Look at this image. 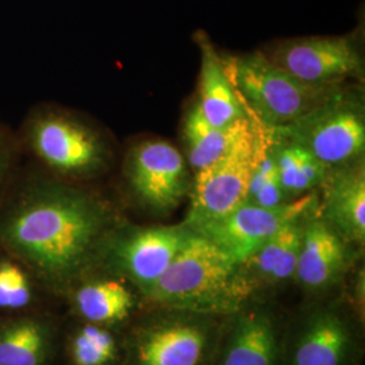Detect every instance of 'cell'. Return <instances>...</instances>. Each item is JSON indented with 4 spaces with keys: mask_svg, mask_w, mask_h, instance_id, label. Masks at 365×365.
I'll return each instance as SVG.
<instances>
[{
    "mask_svg": "<svg viewBox=\"0 0 365 365\" xmlns=\"http://www.w3.org/2000/svg\"><path fill=\"white\" fill-rule=\"evenodd\" d=\"M113 207L83 184L64 182L30 163L0 200V252L26 265L51 295L64 298L118 223Z\"/></svg>",
    "mask_w": 365,
    "mask_h": 365,
    "instance_id": "cell-1",
    "label": "cell"
},
{
    "mask_svg": "<svg viewBox=\"0 0 365 365\" xmlns=\"http://www.w3.org/2000/svg\"><path fill=\"white\" fill-rule=\"evenodd\" d=\"M349 244L319 215L307 217L303 226L295 280L309 292L334 287L349 265Z\"/></svg>",
    "mask_w": 365,
    "mask_h": 365,
    "instance_id": "cell-17",
    "label": "cell"
},
{
    "mask_svg": "<svg viewBox=\"0 0 365 365\" xmlns=\"http://www.w3.org/2000/svg\"><path fill=\"white\" fill-rule=\"evenodd\" d=\"M249 126V118L229 126H215L203 115L197 103L194 105L184 122V138L191 167L197 172L217 161L248 130Z\"/></svg>",
    "mask_w": 365,
    "mask_h": 365,
    "instance_id": "cell-21",
    "label": "cell"
},
{
    "mask_svg": "<svg viewBox=\"0 0 365 365\" xmlns=\"http://www.w3.org/2000/svg\"><path fill=\"white\" fill-rule=\"evenodd\" d=\"M289 344L286 365H352L356 337L348 317L324 306L307 314Z\"/></svg>",
    "mask_w": 365,
    "mask_h": 365,
    "instance_id": "cell-13",
    "label": "cell"
},
{
    "mask_svg": "<svg viewBox=\"0 0 365 365\" xmlns=\"http://www.w3.org/2000/svg\"><path fill=\"white\" fill-rule=\"evenodd\" d=\"M119 330L76 319L61 333L60 354L66 365H122L123 337Z\"/></svg>",
    "mask_w": 365,
    "mask_h": 365,
    "instance_id": "cell-20",
    "label": "cell"
},
{
    "mask_svg": "<svg viewBox=\"0 0 365 365\" xmlns=\"http://www.w3.org/2000/svg\"><path fill=\"white\" fill-rule=\"evenodd\" d=\"M125 176L131 192L146 207L167 212L191 188L182 153L167 141H144L131 146Z\"/></svg>",
    "mask_w": 365,
    "mask_h": 365,
    "instance_id": "cell-11",
    "label": "cell"
},
{
    "mask_svg": "<svg viewBox=\"0 0 365 365\" xmlns=\"http://www.w3.org/2000/svg\"><path fill=\"white\" fill-rule=\"evenodd\" d=\"M192 230L185 225L131 227L118 222L102 245L98 267L145 295L168 269Z\"/></svg>",
    "mask_w": 365,
    "mask_h": 365,
    "instance_id": "cell-8",
    "label": "cell"
},
{
    "mask_svg": "<svg viewBox=\"0 0 365 365\" xmlns=\"http://www.w3.org/2000/svg\"><path fill=\"white\" fill-rule=\"evenodd\" d=\"M129 282L99 267L83 274L63 299L75 319L120 329L137 309V297Z\"/></svg>",
    "mask_w": 365,
    "mask_h": 365,
    "instance_id": "cell-14",
    "label": "cell"
},
{
    "mask_svg": "<svg viewBox=\"0 0 365 365\" xmlns=\"http://www.w3.org/2000/svg\"><path fill=\"white\" fill-rule=\"evenodd\" d=\"M61 327L49 310L0 315V365H54Z\"/></svg>",
    "mask_w": 365,
    "mask_h": 365,
    "instance_id": "cell-15",
    "label": "cell"
},
{
    "mask_svg": "<svg viewBox=\"0 0 365 365\" xmlns=\"http://www.w3.org/2000/svg\"><path fill=\"white\" fill-rule=\"evenodd\" d=\"M22 155L38 170L64 182L93 180L111 163L102 131L78 114L57 106H33L15 131Z\"/></svg>",
    "mask_w": 365,
    "mask_h": 365,
    "instance_id": "cell-3",
    "label": "cell"
},
{
    "mask_svg": "<svg viewBox=\"0 0 365 365\" xmlns=\"http://www.w3.org/2000/svg\"><path fill=\"white\" fill-rule=\"evenodd\" d=\"M321 218L348 244L363 245L365 240L364 158L333 167L322 182Z\"/></svg>",
    "mask_w": 365,
    "mask_h": 365,
    "instance_id": "cell-16",
    "label": "cell"
},
{
    "mask_svg": "<svg viewBox=\"0 0 365 365\" xmlns=\"http://www.w3.org/2000/svg\"><path fill=\"white\" fill-rule=\"evenodd\" d=\"M267 143L265 129L250 120L248 130L223 156L195 172L190 210L182 225L194 232L244 205L255 165Z\"/></svg>",
    "mask_w": 365,
    "mask_h": 365,
    "instance_id": "cell-7",
    "label": "cell"
},
{
    "mask_svg": "<svg viewBox=\"0 0 365 365\" xmlns=\"http://www.w3.org/2000/svg\"><path fill=\"white\" fill-rule=\"evenodd\" d=\"M46 297L51 295L26 265L0 252V315L43 310Z\"/></svg>",
    "mask_w": 365,
    "mask_h": 365,
    "instance_id": "cell-22",
    "label": "cell"
},
{
    "mask_svg": "<svg viewBox=\"0 0 365 365\" xmlns=\"http://www.w3.org/2000/svg\"><path fill=\"white\" fill-rule=\"evenodd\" d=\"M196 39L202 52L199 99L196 103L203 115L220 128L248 118L229 71L209 37L199 31Z\"/></svg>",
    "mask_w": 365,
    "mask_h": 365,
    "instance_id": "cell-18",
    "label": "cell"
},
{
    "mask_svg": "<svg viewBox=\"0 0 365 365\" xmlns=\"http://www.w3.org/2000/svg\"><path fill=\"white\" fill-rule=\"evenodd\" d=\"M264 54L274 66L310 86L336 87L344 78L363 73L359 45L351 36L283 39Z\"/></svg>",
    "mask_w": 365,
    "mask_h": 365,
    "instance_id": "cell-9",
    "label": "cell"
},
{
    "mask_svg": "<svg viewBox=\"0 0 365 365\" xmlns=\"http://www.w3.org/2000/svg\"><path fill=\"white\" fill-rule=\"evenodd\" d=\"M22 152L15 131L0 123V200L21 167Z\"/></svg>",
    "mask_w": 365,
    "mask_h": 365,
    "instance_id": "cell-24",
    "label": "cell"
},
{
    "mask_svg": "<svg viewBox=\"0 0 365 365\" xmlns=\"http://www.w3.org/2000/svg\"><path fill=\"white\" fill-rule=\"evenodd\" d=\"M223 319L161 307L123 337L122 365H212Z\"/></svg>",
    "mask_w": 365,
    "mask_h": 365,
    "instance_id": "cell-4",
    "label": "cell"
},
{
    "mask_svg": "<svg viewBox=\"0 0 365 365\" xmlns=\"http://www.w3.org/2000/svg\"><path fill=\"white\" fill-rule=\"evenodd\" d=\"M306 218L289 222L240 264L255 292L265 286L284 284L295 277Z\"/></svg>",
    "mask_w": 365,
    "mask_h": 365,
    "instance_id": "cell-19",
    "label": "cell"
},
{
    "mask_svg": "<svg viewBox=\"0 0 365 365\" xmlns=\"http://www.w3.org/2000/svg\"><path fill=\"white\" fill-rule=\"evenodd\" d=\"M226 68L249 119L267 130L302 117L336 88L306 84L261 52L237 57Z\"/></svg>",
    "mask_w": 365,
    "mask_h": 365,
    "instance_id": "cell-5",
    "label": "cell"
},
{
    "mask_svg": "<svg viewBox=\"0 0 365 365\" xmlns=\"http://www.w3.org/2000/svg\"><path fill=\"white\" fill-rule=\"evenodd\" d=\"M265 131L271 141L298 145L333 168L363 157L364 107L357 98L334 88L302 117Z\"/></svg>",
    "mask_w": 365,
    "mask_h": 365,
    "instance_id": "cell-6",
    "label": "cell"
},
{
    "mask_svg": "<svg viewBox=\"0 0 365 365\" xmlns=\"http://www.w3.org/2000/svg\"><path fill=\"white\" fill-rule=\"evenodd\" d=\"M315 200L313 194H306L274 209L245 202L229 215L196 229L194 233L203 235L232 260L242 264L289 222L313 214Z\"/></svg>",
    "mask_w": 365,
    "mask_h": 365,
    "instance_id": "cell-10",
    "label": "cell"
},
{
    "mask_svg": "<svg viewBox=\"0 0 365 365\" xmlns=\"http://www.w3.org/2000/svg\"><path fill=\"white\" fill-rule=\"evenodd\" d=\"M269 140V138H268ZM279 180L288 199H297L321 187L327 178V168L310 152L298 145L271 141Z\"/></svg>",
    "mask_w": 365,
    "mask_h": 365,
    "instance_id": "cell-23",
    "label": "cell"
},
{
    "mask_svg": "<svg viewBox=\"0 0 365 365\" xmlns=\"http://www.w3.org/2000/svg\"><path fill=\"white\" fill-rule=\"evenodd\" d=\"M283 354L274 313L248 303L225 317L212 365H282Z\"/></svg>",
    "mask_w": 365,
    "mask_h": 365,
    "instance_id": "cell-12",
    "label": "cell"
},
{
    "mask_svg": "<svg viewBox=\"0 0 365 365\" xmlns=\"http://www.w3.org/2000/svg\"><path fill=\"white\" fill-rule=\"evenodd\" d=\"M253 294L240 264L192 232L145 297L165 309L227 317L250 303Z\"/></svg>",
    "mask_w": 365,
    "mask_h": 365,
    "instance_id": "cell-2",
    "label": "cell"
}]
</instances>
